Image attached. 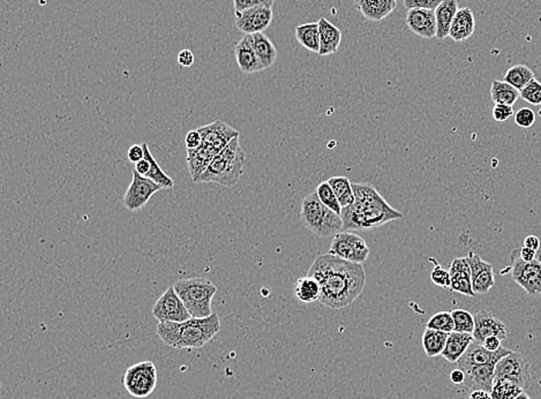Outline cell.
I'll return each mask as SVG.
<instances>
[{
  "label": "cell",
  "mask_w": 541,
  "mask_h": 399,
  "mask_svg": "<svg viewBox=\"0 0 541 399\" xmlns=\"http://www.w3.org/2000/svg\"><path fill=\"white\" fill-rule=\"evenodd\" d=\"M308 275L317 279L321 286L319 303L332 309L351 305L362 294L366 284L364 266L327 253L320 255Z\"/></svg>",
  "instance_id": "6da1fadb"
},
{
  "label": "cell",
  "mask_w": 541,
  "mask_h": 399,
  "mask_svg": "<svg viewBox=\"0 0 541 399\" xmlns=\"http://www.w3.org/2000/svg\"><path fill=\"white\" fill-rule=\"evenodd\" d=\"M352 188L354 202L342 210L344 230H372L403 218L371 184H352Z\"/></svg>",
  "instance_id": "7a4b0ae2"
},
{
  "label": "cell",
  "mask_w": 541,
  "mask_h": 399,
  "mask_svg": "<svg viewBox=\"0 0 541 399\" xmlns=\"http://www.w3.org/2000/svg\"><path fill=\"white\" fill-rule=\"evenodd\" d=\"M221 330L217 313L204 318H191L185 322H162L157 335L164 344L174 348H200L211 341Z\"/></svg>",
  "instance_id": "3957f363"
},
{
  "label": "cell",
  "mask_w": 541,
  "mask_h": 399,
  "mask_svg": "<svg viewBox=\"0 0 541 399\" xmlns=\"http://www.w3.org/2000/svg\"><path fill=\"white\" fill-rule=\"evenodd\" d=\"M243 165L245 152L237 136L214 158L199 182H215L225 187H232L243 175Z\"/></svg>",
  "instance_id": "277c9868"
},
{
  "label": "cell",
  "mask_w": 541,
  "mask_h": 399,
  "mask_svg": "<svg viewBox=\"0 0 541 399\" xmlns=\"http://www.w3.org/2000/svg\"><path fill=\"white\" fill-rule=\"evenodd\" d=\"M300 217L305 227L321 238H328L344 231L342 216L325 207L315 192L303 200Z\"/></svg>",
  "instance_id": "5b68a950"
},
{
  "label": "cell",
  "mask_w": 541,
  "mask_h": 399,
  "mask_svg": "<svg viewBox=\"0 0 541 399\" xmlns=\"http://www.w3.org/2000/svg\"><path fill=\"white\" fill-rule=\"evenodd\" d=\"M174 288L191 318H204L213 314L211 303L217 292L213 281L204 277L180 279L174 283Z\"/></svg>",
  "instance_id": "8992f818"
},
{
  "label": "cell",
  "mask_w": 541,
  "mask_h": 399,
  "mask_svg": "<svg viewBox=\"0 0 541 399\" xmlns=\"http://www.w3.org/2000/svg\"><path fill=\"white\" fill-rule=\"evenodd\" d=\"M510 271L511 279L520 285L526 294L532 296H541V254L538 253L535 260L525 262L518 254V248L511 252L510 266L503 272Z\"/></svg>",
  "instance_id": "52a82bcc"
},
{
  "label": "cell",
  "mask_w": 541,
  "mask_h": 399,
  "mask_svg": "<svg viewBox=\"0 0 541 399\" xmlns=\"http://www.w3.org/2000/svg\"><path fill=\"white\" fill-rule=\"evenodd\" d=\"M157 368L152 361H141L128 367L124 375L126 391L135 398L150 396L157 387Z\"/></svg>",
  "instance_id": "ba28073f"
},
{
  "label": "cell",
  "mask_w": 541,
  "mask_h": 399,
  "mask_svg": "<svg viewBox=\"0 0 541 399\" xmlns=\"http://www.w3.org/2000/svg\"><path fill=\"white\" fill-rule=\"evenodd\" d=\"M369 252L371 249L368 247L367 242L356 233L349 231H342L335 234L329 249L330 254L359 264H362L367 260Z\"/></svg>",
  "instance_id": "9c48e42d"
},
{
  "label": "cell",
  "mask_w": 541,
  "mask_h": 399,
  "mask_svg": "<svg viewBox=\"0 0 541 399\" xmlns=\"http://www.w3.org/2000/svg\"><path fill=\"white\" fill-rule=\"evenodd\" d=\"M505 378L514 382L523 390L527 389L531 382L529 363L523 354L511 351L508 356L502 358L495 366V380Z\"/></svg>",
  "instance_id": "30bf717a"
},
{
  "label": "cell",
  "mask_w": 541,
  "mask_h": 399,
  "mask_svg": "<svg viewBox=\"0 0 541 399\" xmlns=\"http://www.w3.org/2000/svg\"><path fill=\"white\" fill-rule=\"evenodd\" d=\"M152 315L156 320L162 322H185L191 318L189 311L184 305L183 300L174 290V285L162 294L152 307Z\"/></svg>",
  "instance_id": "8fae6325"
},
{
  "label": "cell",
  "mask_w": 541,
  "mask_h": 399,
  "mask_svg": "<svg viewBox=\"0 0 541 399\" xmlns=\"http://www.w3.org/2000/svg\"><path fill=\"white\" fill-rule=\"evenodd\" d=\"M162 190L163 188L152 182V179L141 176L134 170L131 185L128 186L122 203L130 212H139L146 206L154 194Z\"/></svg>",
  "instance_id": "7c38bea8"
},
{
  "label": "cell",
  "mask_w": 541,
  "mask_h": 399,
  "mask_svg": "<svg viewBox=\"0 0 541 399\" xmlns=\"http://www.w3.org/2000/svg\"><path fill=\"white\" fill-rule=\"evenodd\" d=\"M236 14V27L245 35L263 33L273 21V7H254Z\"/></svg>",
  "instance_id": "4fadbf2b"
},
{
  "label": "cell",
  "mask_w": 541,
  "mask_h": 399,
  "mask_svg": "<svg viewBox=\"0 0 541 399\" xmlns=\"http://www.w3.org/2000/svg\"><path fill=\"white\" fill-rule=\"evenodd\" d=\"M510 352V350L505 348H501L495 352L488 351L483 348L481 343L473 341V343L468 346L466 353L463 354V357L457 361V365H458V368L462 369V370H466V369L472 368V367L490 365V363H495L496 365L502 358L508 356Z\"/></svg>",
  "instance_id": "5bb4252c"
},
{
  "label": "cell",
  "mask_w": 541,
  "mask_h": 399,
  "mask_svg": "<svg viewBox=\"0 0 541 399\" xmlns=\"http://www.w3.org/2000/svg\"><path fill=\"white\" fill-rule=\"evenodd\" d=\"M466 259L471 269L472 288L475 294H487L495 285V277H494L492 264L483 261L479 255L476 254L475 252H470Z\"/></svg>",
  "instance_id": "9a60e30c"
},
{
  "label": "cell",
  "mask_w": 541,
  "mask_h": 399,
  "mask_svg": "<svg viewBox=\"0 0 541 399\" xmlns=\"http://www.w3.org/2000/svg\"><path fill=\"white\" fill-rule=\"evenodd\" d=\"M198 130L202 136V143L211 145L219 152H222L232 140L239 136V132L237 130H234L230 125L222 120L214 121L211 124L198 128Z\"/></svg>",
  "instance_id": "2e32d148"
},
{
  "label": "cell",
  "mask_w": 541,
  "mask_h": 399,
  "mask_svg": "<svg viewBox=\"0 0 541 399\" xmlns=\"http://www.w3.org/2000/svg\"><path fill=\"white\" fill-rule=\"evenodd\" d=\"M405 22L414 35L421 38L436 37V19L434 11L431 9H409Z\"/></svg>",
  "instance_id": "e0dca14e"
},
{
  "label": "cell",
  "mask_w": 541,
  "mask_h": 399,
  "mask_svg": "<svg viewBox=\"0 0 541 399\" xmlns=\"http://www.w3.org/2000/svg\"><path fill=\"white\" fill-rule=\"evenodd\" d=\"M475 331L472 335L476 342L483 343V339L490 336H496L503 341L508 336L507 326L500 318H495L490 311H478L475 315Z\"/></svg>",
  "instance_id": "ac0fdd59"
},
{
  "label": "cell",
  "mask_w": 541,
  "mask_h": 399,
  "mask_svg": "<svg viewBox=\"0 0 541 399\" xmlns=\"http://www.w3.org/2000/svg\"><path fill=\"white\" fill-rule=\"evenodd\" d=\"M450 291L468 296H475V291L472 288L471 269L466 257H456L451 261L449 270Z\"/></svg>",
  "instance_id": "d6986e66"
},
{
  "label": "cell",
  "mask_w": 541,
  "mask_h": 399,
  "mask_svg": "<svg viewBox=\"0 0 541 399\" xmlns=\"http://www.w3.org/2000/svg\"><path fill=\"white\" fill-rule=\"evenodd\" d=\"M234 55L238 67L245 74L261 72L265 67L256 55L252 35H245L234 46Z\"/></svg>",
  "instance_id": "ffe728a7"
},
{
  "label": "cell",
  "mask_w": 541,
  "mask_h": 399,
  "mask_svg": "<svg viewBox=\"0 0 541 399\" xmlns=\"http://www.w3.org/2000/svg\"><path fill=\"white\" fill-rule=\"evenodd\" d=\"M219 154V152L217 149L214 148L211 145H204V143L198 148L187 149L186 162H187L189 175H191L193 182H199V179L206 172L209 164Z\"/></svg>",
  "instance_id": "44dd1931"
},
{
  "label": "cell",
  "mask_w": 541,
  "mask_h": 399,
  "mask_svg": "<svg viewBox=\"0 0 541 399\" xmlns=\"http://www.w3.org/2000/svg\"><path fill=\"white\" fill-rule=\"evenodd\" d=\"M354 6L364 18L379 22L395 11L397 0H354Z\"/></svg>",
  "instance_id": "7402d4cb"
},
{
  "label": "cell",
  "mask_w": 541,
  "mask_h": 399,
  "mask_svg": "<svg viewBox=\"0 0 541 399\" xmlns=\"http://www.w3.org/2000/svg\"><path fill=\"white\" fill-rule=\"evenodd\" d=\"M495 363L472 367L464 370L466 381L464 385L473 390H485L490 393L495 380Z\"/></svg>",
  "instance_id": "603a6c76"
},
{
  "label": "cell",
  "mask_w": 541,
  "mask_h": 399,
  "mask_svg": "<svg viewBox=\"0 0 541 399\" xmlns=\"http://www.w3.org/2000/svg\"><path fill=\"white\" fill-rule=\"evenodd\" d=\"M475 31L476 19L471 9L468 7L459 9L450 27V38L453 42H466L475 33Z\"/></svg>",
  "instance_id": "cb8c5ba5"
},
{
  "label": "cell",
  "mask_w": 541,
  "mask_h": 399,
  "mask_svg": "<svg viewBox=\"0 0 541 399\" xmlns=\"http://www.w3.org/2000/svg\"><path fill=\"white\" fill-rule=\"evenodd\" d=\"M320 56L332 55L341 46L342 31L325 18L320 19Z\"/></svg>",
  "instance_id": "d4e9b609"
},
{
  "label": "cell",
  "mask_w": 541,
  "mask_h": 399,
  "mask_svg": "<svg viewBox=\"0 0 541 399\" xmlns=\"http://www.w3.org/2000/svg\"><path fill=\"white\" fill-rule=\"evenodd\" d=\"M458 1L457 0H443L438 9H435L436 19V38L446 40L449 37L450 27L453 19L458 12Z\"/></svg>",
  "instance_id": "484cf974"
},
{
  "label": "cell",
  "mask_w": 541,
  "mask_h": 399,
  "mask_svg": "<svg viewBox=\"0 0 541 399\" xmlns=\"http://www.w3.org/2000/svg\"><path fill=\"white\" fill-rule=\"evenodd\" d=\"M473 341L475 338L472 333H457V331L450 333L441 357L449 363H457L463 357V354L466 353Z\"/></svg>",
  "instance_id": "4316f807"
},
{
  "label": "cell",
  "mask_w": 541,
  "mask_h": 399,
  "mask_svg": "<svg viewBox=\"0 0 541 399\" xmlns=\"http://www.w3.org/2000/svg\"><path fill=\"white\" fill-rule=\"evenodd\" d=\"M295 38L301 46L308 48V51L319 55L320 52V29L319 22L300 24L295 27Z\"/></svg>",
  "instance_id": "83f0119b"
},
{
  "label": "cell",
  "mask_w": 541,
  "mask_h": 399,
  "mask_svg": "<svg viewBox=\"0 0 541 399\" xmlns=\"http://www.w3.org/2000/svg\"><path fill=\"white\" fill-rule=\"evenodd\" d=\"M252 36L256 55L265 67V70L273 66L277 58V48L274 43L271 42L270 38L263 33H253Z\"/></svg>",
  "instance_id": "f1b7e54d"
},
{
  "label": "cell",
  "mask_w": 541,
  "mask_h": 399,
  "mask_svg": "<svg viewBox=\"0 0 541 399\" xmlns=\"http://www.w3.org/2000/svg\"><path fill=\"white\" fill-rule=\"evenodd\" d=\"M448 336L449 333H443V331L426 328L423 339H421L426 356L429 358L441 356L447 344Z\"/></svg>",
  "instance_id": "f546056e"
},
{
  "label": "cell",
  "mask_w": 541,
  "mask_h": 399,
  "mask_svg": "<svg viewBox=\"0 0 541 399\" xmlns=\"http://www.w3.org/2000/svg\"><path fill=\"white\" fill-rule=\"evenodd\" d=\"M295 294L303 303L310 304L319 301L321 296V286L317 279L308 275L297 281Z\"/></svg>",
  "instance_id": "4dcf8cb0"
},
{
  "label": "cell",
  "mask_w": 541,
  "mask_h": 399,
  "mask_svg": "<svg viewBox=\"0 0 541 399\" xmlns=\"http://www.w3.org/2000/svg\"><path fill=\"white\" fill-rule=\"evenodd\" d=\"M520 97V90L509 85L508 82L500 81V80H494L492 82L490 98L494 104L514 106Z\"/></svg>",
  "instance_id": "1f68e13d"
},
{
  "label": "cell",
  "mask_w": 541,
  "mask_h": 399,
  "mask_svg": "<svg viewBox=\"0 0 541 399\" xmlns=\"http://www.w3.org/2000/svg\"><path fill=\"white\" fill-rule=\"evenodd\" d=\"M145 150V157L149 160L150 170L149 172L147 173V178L152 179V182L159 185L163 190H171L174 187V180L171 177L167 176V173L163 171L161 167H159V162L154 158L152 152H150L149 145L148 143H141Z\"/></svg>",
  "instance_id": "d6a6232c"
},
{
  "label": "cell",
  "mask_w": 541,
  "mask_h": 399,
  "mask_svg": "<svg viewBox=\"0 0 541 399\" xmlns=\"http://www.w3.org/2000/svg\"><path fill=\"white\" fill-rule=\"evenodd\" d=\"M329 185L332 186V191L336 194L338 202L342 208L350 207L354 202V193H353L352 182L347 177H332L329 179Z\"/></svg>",
  "instance_id": "836d02e7"
},
{
  "label": "cell",
  "mask_w": 541,
  "mask_h": 399,
  "mask_svg": "<svg viewBox=\"0 0 541 399\" xmlns=\"http://www.w3.org/2000/svg\"><path fill=\"white\" fill-rule=\"evenodd\" d=\"M533 79H535V72L530 67L525 65H515L505 72L503 81L508 82L509 85L522 90Z\"/></svg>",
  "instance_id": "e575fe53"
},
{
  "label": "cell",
  "mask_w": 541,
  "mask_h": 399,
  "mask_svg": "<svg viewBox=\"0 0 541 399\" xmlns=\"http://www.w3.org/2000/svg\"><path fill=\"white\" fill-rule=\"evenodd\" d=\"M523 391V389L518 387L514 382L500 378V380H494L490 395L493 399H515Z\"/></svg>",
  "instance_id": "d590c367"
},
{
  "label": "cell",
  "mask_w": 541,
  "mask_h": 399,
  "mask_svg": "<svg viewBox=\"0 0 541 399\" xmlns=\"http://www.w3.org/2000/svg\"><path fill=\"white\" fill-rule=\"evenodd\" d=\"M451 315H453V324H455L453 331L473 333L476 326L475 315H472L466 309H455L451 311Z\"/></svg>",
  "instance_id": "8d00e7d4"
},
{
  "label": "cell",
  "mask_w": 541,
  "mask_h": 399,
  "mask_svg": "<svg viewBox=\"0 0 541 399\" xmlns=\"http://www.w3.org/2000/svg\"><path fill=\"white\" fill-rule=\"evenodd\" d=\"M315 193H317L320 201H321L325 207L332 209V212H336L338 215H342V210H343V208H342L341 204L338 202L336 194L332 191V186L329 185L328 180H327V182H321V184L317 186V190H315Z\"/></svg>",
  "instance_id": "74e56055"
},
{
  "label": "cell",
  "mask_w": 541,
  "mask_h": 399,
  "mask_svg": "<svg viewBox=\"0 0 541 399\" xmlns=\"http://www.w3.org/2000/svg\"><path fill=\"white\" fill-rule=\"evenodd\" d=\"M426 328L438 330V331H443V333H453V328H455L453 315L449 311H438L429 318Z\"/></svg>",
  "instance_id": "f35d334b"
},
{
  "label": "cell",
  "mask_w": 541,
  "mask_h": 399,
  "mask_svg": "<svg viewBox=\"0 0 541 399\" xmlns=\"http://www.w3.org/2000/svg\"><path fill=\"white\" fill-rule=\"evenodd\" d=\"M520 97L531 105H541V82L533 79L520 90Z\"/></svg>",
  "instance_id": "ab89813d"
},
{
  "label": "cell",
  "mask_w": 541,
  "mask_h": 399,
  "mask_svg": "<svg viewBox=\"0 0 541 399\" xmlns=\"http://www.w3.org/2000/svg\"><path fill=\"white\" fill-rule=\"evenodd\" d=\"M275 0H233L234 13H241L254 7H273Z\"/></svg>",
  "instance_id": "60d3db41"
},
{
  "label": "cell",
  "mask_w": 541,
  "mask_h": 399,
  "mask_svg": "<svg viewBox=\"0 0 541 399\" xmlns=\"http://www.w3.org/2000/svg\"><path fill=\"white\" fill-rule=\"evenodd\" d=\"M515 123L520 128H532L535 123V113L530 108H523L520 109L514 115Z\"/></svg>",
  "instance_id": "b9f144b4"
},
{
  "label": "cell",
  "mask_w": 541,
  "mask_h": 399,
  "mask_svg": "<svg viewBox=\"0 0 541 399\" xmlns=\"http://www.w3.org/2000/svg\"><path fill=\"white\" fill-rule=\"evenodd\" d=\"M431 279H432L433 284L440 286V288L449 289L450 284H451L449 271L444 270L438 264H435L434 268H433Z\"/></svg>",
  "instance_id": "7bdbcfd3"
},
{
  "label": "cell",
  "mask_w": 541,
  "mask_h": 399,
  "mask_svg": "<svg viewBox=\"0 0 541 399\" xmlns=\"http://www.w3.org/2000/svg\"><path fill=\"white\" fill-rule=\"evenodd\" d=\"M493 119L498 123H505L514 115L513 106L505 104H494L492 110Z\"/></svg>",
  "instance_id": "ee69618b"
},
{
  "label": "cell",
  "mask_w": 541,
  "mask_h": 399,
  "mask_svg": "<svg viewBox=\"0 0 541 399\" xmlns=\"http://www.w3.org/2000/svg\"><path fill=\"white\" fill-rule=\"evenodd\" d=\"M443 0H404V7L408 9H420L435 11Z\"/></svg>",
  "instance_id": "f6af8a7d"
},
{
  "label": "cell",
  "mask_w": 541,
  "mask_h": 399,
  "mask_svg": "<svg viewBox=\"0 0 541 399\" xmlns=\"http://www.w3.org/2000/svg\"><path fill=\"white\" fill-rule=\"evenodd\" d=\"M185 145L187 149H195L202 145V136L198 130H193L187 133L185 138Z\"/></svg>",
  "instance_id": "bcb514c9"
},
{
  "label": "cell",
  "mask_w": 541,
  "mask_h": 399,
  "mask_svg": "<svg viewBox=\"0 0 541 399\" xmlns=\"http://www.w3.org/2000/svg\"><path fill=\"white\" fill-rule=\"evenodd\" d=\"M127 158L134 164L142 160L145 158V150H143L142 145H132L131 148L128 149Z\"/></svg>",
  "instance_id": "7dc6e473"
},
{
  "label": "cell",
  "mask_w": 541,
  "mask_h": 399,
  "mask_svg": "<svg viewBox=\"0 0 541 399\" xmlns=\"http://www.w3.org/2000/svg\"><path fill=\"white\" fill-rule=\"evenodd\" d=\"M501 342L502 341L499 337H496V336H490V337H487V338L483 339V342L481 343V344H483V348L488 350V351L495 352L502 348Z\"/></svg>",
  "instance_id": "c3c4849f"
},
{
  "label": "cell",
  "mask_w": 541,
  "mask_h": 399,
  "mask_svg": "<svg viewBox=\"0 0 541 399\" xmlns=\"http://www.w3.org/2000/svg\"><path fill=\"white\" fill-rule=\"evenodd\" d=\"M178 63L183 67H191L194 64V55L191 50H183L178 55Z\"/></svg>",
  "instance_id": "681fc988"
},
{
  "label": "cell",
  "mask_w": 541,
  "mask_h": 399,
  "mask_svg": "<svg viewBox=\"0 0 541 399\" xmlns=\"http://www.w3.org/2000/svg\"><path fill=\"white\" fill-rule=\"evenodd\" d=\"M518 254H520L522 260L525 261V262H531V261L535 260V257H537L538 252L535 251L532 248L523 246V247L518 248Z\"/></svg>",
  "instance_id": "f907efd6"
},
{
  "label": "cell",
  "mask_w": 541,
  "mask_h": 399,
  "mask_svg": "<svg viewBox=\"0 0 541 399\" xmlns=\"http://www.w3.org/2000/svg\"><path fill=\"white\" fill-rule=\"evenodd\" d=\"M450 381L453 384H463L466 381V373L461 368L453 369L450 373Z\"/></svg>",
  "instance_id": "816d5d0a"
},
{
  "label": "cell",
  "mask_w": 541,
  "mask_h": 399,
  "mask_svg": "<svg viewBox=\"0 0 541 399\" xmlns=\"http://www.w3.org/2000/svg\"><path fill=\"white\" fill-rule=\"evenodd\" d=\"M149 160H147L146 157L135 164V171H137V173H140L141 176H146L147 173L149 172Z\"/></svg>",
  "instance_id": "f5cc1de1"
},
{
  "label": "cell",
  "mask_w": 541,
  "mask_h": 399,
  "mask_svg": "<svg viewBox=\"0 0 541 399\" xmlns=\"http://www.w3.org/2000/svg\"><path fill=\"white\" fill-rule=\"evenodd\" d=\"M524 246L526 247L532 248L535 251L538 252L540 249L541 242L537 236H527L524 240Z\"/></svg>",
  "instance_id": "db71d44e"
},
{
  "label": "cell",
  "mask_w": 541,
  "mask_h": 399,
  "mask_svg": "<svg viewBox=\"0 0 541 399\" xmlns=\"http://www.w3.org/2000/svg\"><path fill=\"white\" fill-rule=\"evenodd\" d=\"M468 399H493V397L488 391L473 390Z\"/></svg>",
  "instance_id": "11a10c76"
},
{
  "label": "cell",
  "mask_w": 541,
  "mask_h": 399,
  "mask_svg": "<svg viewBox=\"0 0 541 399\" xmlns=\"http://www.w3.org/2000/svg\"><path fill=\"white\" fill-rule=\"evenodd\" d=\"M515 399H531L529 397V395L527 393H525V391H523V393H520V396L516 397Z\"/></svg>",
  "instance_id": "9f6ffc18"
}]
</instances>
